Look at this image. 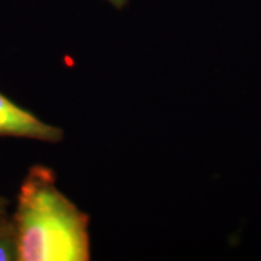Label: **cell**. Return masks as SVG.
Masks as SVG:
<instances>
[{"label":"cell","instance_id":"1","mask_svg":"<svg viewBox=\"0 0 261 261\" xmlns=\"http://www.w3.org/2000/svg\"><path fill=\"white\" fill-rule=\"evenodd\" d=\"M18 261H87L90 217L57 189L51 168L33 166L12 215Z\"/></svg>","mask_w":261,"mask_h":261},{"label":"cell","instance_id":"2","mask_svg":"<svg viewBox=\"0 0 261 261\" xmlns=\"http://www.w3.org/2000/svg\"><path fill=\"white\" fill-rule=\"evenodd\" d=\"M0 137L58 143L63 138V130L41 121L34 114L0 93Z\"/></svg>","mask_w":261,"mask_h":261},{"label":"cell","instance_id":"3","mask_svg":"<svg viewBox=\"0 0 261 261\" xmlns=\"http://www.w3.org/2000/svg\"><path fill=\"white\" fill-rule=\"evenodd\" d=\"M0 261H18L17 236L12 218L0 217Z\"/></svg>","mask_w":261,"mask_h":261},{"label":"cell","instance_id":"4","mask_svg":"<svg viewBox=\"0 0 261 261\" xmlns=\"http://www.w3.org/2000/svg\"><path fill=\"white\" fill-rule=\"evenodd\" d=\"M108 2H109L110 4L114 6V8L121 10L123 6L127 4V2H128V0H108Z\"/></svg>","mask_w":261,"mask_h":261},{"label":"cell","instance_id":"5","mask_svg":"<svg viewBox=\"0 0 261 261\" xmlns=\"http://www.w3.org/2000/svg\"><path fill=\"white\" fill-rule=\"evenodd\" d=\"M6 208H8V201L0 196V217L6 215Z\"/></svg>","mask_w":261,"mask_h":261}]
</instances>
